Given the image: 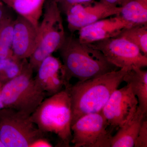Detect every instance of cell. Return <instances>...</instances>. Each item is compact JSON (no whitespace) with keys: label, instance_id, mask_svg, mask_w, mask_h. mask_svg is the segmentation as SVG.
I'll return each instance as SVG.
<instances>
[{"label":"cell","instance_id":"cell-6","mask_svg":"<svg viewBox=\"0 0 147 147\" xmlns=\"http://www.w3.org/2000/svg\"><path fill=\"white\" fill-rule=\"evenodd\" d=\"M44 135L30 115L11 108L0 110V140L5 147H30Z\"/></svg>","mask_w":147,"mask_h":147},{"label":"cell","instance_id":"cell-7","mask_svg":"<svg viewBox=\"0 0 147 147\" xmlns=\"http://www.w3.org/2000/svg\"><path fill=\"white\" fill-rule=\"evenodd\" d=\"M74 147H110L112 131L101 112L82 117L71 126Z\"/></svg>","mask_w":147,"mask_h":147},{"label":"cell","instance_id":"cell-22","mask_svg":"<svg viewBox=\"0 0 147 147\" xmlns=\"http://www.w3.org/2000/svg\"><path fill=\"white\" fill-rule=\"evenodd\" d=\"M59 5L61 11L65 13L70 7L80 4L90 2L93 0H56Z\"/></svg>","mask_w":147,"mask_h":147},{"label":"cell","instance_id":"cell-23","mask_svg":"<svg viewBox=\"0 0 147 147\" xmlns=\"http://www.w3.org/2000/svg\"><path fill=\"white\" fill-rule=\"evenodd\" d=\"M53 145L44 137L36 139L30 145V147H52Z\"/></svg>","mask_w":147,"mask_h":147},{"label":"cell","instance_id":"cell-8","mask_svg":"<svg viewBox=\"0 0 147 147\" xmlns=\"http://www.w3.org/2000/svg\"><path fill=\"white\" fill-rule=\"evenodd\" d=\"M88 44L100 51L110 63L118 68L147 67V56L123 38H107Z\"/></svg>","mask_w":147,"mask_h":147},{"label":"cell","instance_id":"cell-27","mask_svg":"<svg viewBox=\"0 0 147 147\" xmlns=\"http://www.w3.org/2000/svg\"><path fill=\"white\" fill-rule=\"evenodd\" d=\"M0 147H5L2 144L1 140H0Z\"/></svg>","mask_w":147,"mask_h":147},{"label":"cell","instance_id":"cell-9","mask_svg":"<svg viewBox=\"0 0 147 147\" xmlns=\"http://www.w3.org/2000/svg\"><path fill=\"white\" fill-rule=\"evenodd\" d=\"M138 99L129 84L116 90L110 96L101 111L113 131L119 128L135 112L138 107Z\"/></svg>","mask_w":147,"mask_h":147},{"label":"cell","instance_id":"cell-16","mask_svg":"<svg viewBox=\"0 0 147 147\" xmlns=\"http://www.w3.org/2000/svg\"><path fill=\"white\" fill-rule=\"evenodd\" d=\"M47 0H0L18 15L24 17L38 28L40 18Z\"/></svg>","mask_w":147,"mask_h":147},{"label":"cell","instance_id":"cell-12","mask_svg":"<svg viewBox=\"0 0 147 147\" xmlns=\"http://www.w3.org/2000/svg\"><path fill=\"white\" fill-rule=\"evenodd\" d=\"M38 37V28L18 15L13 21L11 46L13 57L20 60L30 58L37 47Z\"/></svg>","mask_w":147,"mask_h":147},{"label":"cell","instance_id":"cell-11","mask_svg":"<svg viewBox=\"0 0 147 147\" xmlns=\"http://www.w3.org/2000/svg\"><path fill=\"white\" fill-rule=\"evenodd\" d=\"M36 71L35 81L48 96L60 92L69 84L63 63L52 55L42 61Z\"/></svg>","mask_w":147,"mask_h":147},{"label":"cell","instance_id":"cell-20","mask_svg":"<svg viewBox=\"0 0 147 147\" xmlns=\"http://www.w3.org/2000/svg\"><path fill=\"white\" fill-rule=\"evenodd\" d=\"M27 59H0V83L4 84L21 73Z\"/></svg>","mask_w":147,"mask_h":147},{"label":"cell","instance_id":"cell-13","mask_svg":"<svg viewBox=\"0 0 147 147\" xmlns=\"http://www.w3.org/2000/svg\"><path fill=\"white\" fill-rule=\"evenodd\" d=\"M134 25L125 20L120 15L111 16L82 28L79 31L78 38L82 43L90 44L117 37L124 29Z\"/></svg>","mask_w":147,"mask_h":147},{"label":"cell","instance_id":"cell-3","mask_svg":"<svg viewBox=\"0 0 147 147\" xmlns=\"http://www.w3.org/2000/svg\"><path fill=\"white\" fill-rule=\"evenodd\" d=\"M30 116L40 131L57 136L60 146H70L72 137L71 104L66 88L45 98Z\"/></svg>","mask_w":147,"mask_h":147},{"label":"cell","instance_id":"cell-25","mask_svg":"<svg viewBox=\"0 0 147 147\" xmlns=\"http://www.w3.org/2000/svg\"><path fill=\"white\" fill-rule=\"evenodd\" d=\"M4 84L2 83H0V110L4 108L3 102L2 97L1 91L3 85Z\"/></svg>","mask_w":147,"mask_h":147},{"label":"cell","instance_id":"cell-18","mask_svg":"<svg viewBox=\"0 0 147 147\" xmlns=\"http://www.w3.org/2000/svg\"><path fill=\"white\" fill-rule=\"evenodd\" d=\"M13 21L7 15L0 22V59L14 57L11 50Z\"/></svg>","mask_w":147,"mask_h":147},{"label":"cell","instance_id":"cell-5","mask_svg":"<svg viewBox=\"0 0 147 147\" xmlns=\"http://www.w3.org/2000/svg\"><path fill=\"white\" fill-rule=\"evenodd\" d=\"M43 18L38 27V42L29 63L36 71L42 61L59 50L66 36L61 11L56 0H47L44 5Z\"/></svg>","mask_w":147,"mask_h":147},{"label":"cell","instance_id":"cell-14","mask_svg":"<svg viewBox=\"0 0 147 147\" xmlns=\"http://www.w3.org/2000/svg\"><path fill=\"white\" fill-rule=\"evenodd\" d=\"M146 115L138 106L136 112L119 127L117 133L112 136L110 147H134L139 129Z\"/></svg>","mask_w":147,"mask_h":147},{"label":"cell","instance_id":"cell-2","mask_svg":"<svg viewBox=\"0 0 147 147\" xmlns=\"http://www.w3.org/2000/svg\"><path fill=\"white\" fill-rule=\"evenodd\" d=\"M59 50L67 81H84L118 69L99 50L82 43L72 35L65 37Z\"/></svg>","mask_w":147,"mask_h":147},{"label":"cell","instance_id":"cell-15","mask_svg":"<svg viewBox=\"0 0 147 147\" xmlns=\"http://www.w3.org/2000/svg\"><path fill=\"white\" fill-rule=\"evenodd\" d=\"M123 82L129 84L137 97L138 107L144 114L147 113V71L142 68L132 67L129 69L123 78Z\"/></svg>","mask_w":147,"mask_h":147},{"label":"cell","instance_id":"cell-19","mask_svg":"<svg viewBox=\"0 0 147 147\" xmlns=\"http://www.w3.org/2000/svg\"><path fill=\"white\" fill-rule=\"evenodd\" d=\"M117 37L134 44L147 56V24L134 25L124 29Z\"/></svg>","mask_w":147,"mask_h":147},{"label":"cell","instance_id":"cell-24","mask_svg":"<svg viewBox=\"0 0 147 147\" xmlns=\"http://www.w3.org/2000/svg\"><path fill=\"white\" fill-rule=\"evenodd\" d=\"M106 4L113 6L121 7L127 0H100Z\"/></svg>","mask_w":147,"mask_h":147},{"label":"cell","instance_id":"cell-1","mask_svg":"<svg viewBox=\"0 0 147 147\" xmlns=\"http://www.w3.org/2000/svg\"><path fill=\"white\" fill-rule=\"evenodd\" d=\"M129 69H119L65 87L71 100V126L83 116L101 112L111 94L123 82Z\"/></svg>","mask_w":147,"mask_h":147},{"label":"cell","instance_id":"cell-10","mask_svg":"<svg viewBox=\"0 0 147 147\" xmlns=\"http://www.w3.org/2000/svg\"><path fill=\"white\" fill-rule=\"evenodd\" d=\"M121 9V7L113 6L100 1L93 0L90 3L72 6L64 13L69 30L72 34L101 19L119 15Z\"/></svg>","mask_w":147,"mask_h":147},{"label":"cell","instance_id":"cell-21","mask_svg":"<svg viewBox=\"0 0 147 147\" xmlns=\"http://www.w3.org/2000/svg\"><path fill=\"white\" fill-rule=\"evenodd\" d=\"M134 147H147V121L145 119L143 121L139 129Z\"/></svg>","mask_w":147,"mask_h":147},{"label":"cell","instance_id":"cell-26","mask_svg":"<svg viewBox=\"0 0 147 147\" xmlns=\"http://www.w3.org/2000/svg\"><path fill=\"white\" fill-rule=\"evenodd\" d=\"M7 16L5 13V11L4 9L0 5V22H1L4 18Z\"/></svg>","mask_w":147,"mask_h":147},{"label":"cell","instance_id":"cell-4","mask_svg":"<svg viewBox=\"0 0 147 147\" xmlns=\"http://www.w3.org/2000/svg\"><path fill=\"white\" fill-rule=\"evenodd\" d=\"M34 71L26 62L21 73L3 85L1 94L4 108L31 115L47 96L37 85Z\"/></svg>","mask_w":147,"mask_h":147},{"label":"cell","instance_id":"cell-17","mask_svg":"<svg viewBox=\"0 0 147 147\" xmlns=\"http://www.w3.org/2000/svg\"><path fill=\"white\" fill-rule=\"evenodd\" d=\"M120 15L134 24H147V0H127L121 7Z\"/></svg>","mask_w":147,"mask_h":147}]
</instances>
